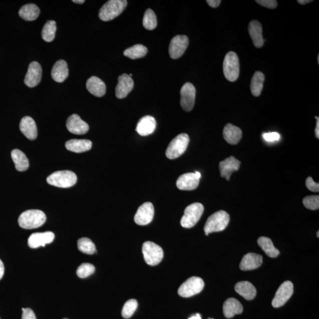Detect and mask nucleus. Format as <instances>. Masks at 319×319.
I'll return each mask as SVG.
<instances>
[{
	"mask_svg": "<svg viewBox=\"0 0 319 319\" xmlns=\"http://www.w3.org/2000/svg\"><path fill=\"white\" fill-rule=\"evenodd\" d=\"M47 221L45 213L40 210H26L20 215L18 222L21 228L26 229L38 228Z\"/></svg>",
	"mask_w": 319,
	"mask_h": 319,
	"instance_id": "obj_1",
	"label": "nucleus"
},
{
	"mask_svg": "<svg viewBox=\"0 0 319 319\" xmlns=\"http://www.w3.org/2000/svg\"><path fill=\"white\" fill-rule=\"evenodd\" d=\"M230 216L224 210H219L210 215L204 227L206 235L210 233L222 231L228 225Z\"/></svg>",
	"mask_w": 319,
	"mask_h": 319,
	"instance_id": "obj_2",
	"label": "nucleus"
},
{
	"mask_svg": "<svg viewBox=\"0 0 319 319\" xmlns=\"http://www.w3.org/2000/svg\"><path fill=\"white\" fill-rule=\"evenodd\" d=\"M126 0H110L102 7L99 12V18L104 22L112 21L118 17L126 8Z\"/></svg>",
	"mask_w": 319,
	"mask_h": 319,
	"instance_id": "obj_3",
	"label": "nucleus"
},
{
	"mask_svg": "<svg viewBox=\"0 0 319 319\" xmlns=\"http://www.w3.org/2000/svg\"><path fill=\"white\" fill-rule=\"evenodd\" d=\"M47 180L49 185L61 188H69L77 183V176L70 170L58 171L49 176Z\"/></svg>",
	"mask_w": 319,
	"mask_h": 319,
	"instance_id": "obj_4",
	"label": "nucleus"
},
{
	"mask_svg": "<svg viewBox=\"0 0 319 319\" xmlns=\"http://www.w3.org/2000/svg\"><path fill=\"white\" fill-rule=\"evenodd\" d=\"M223 74L227 80L235 82L239 76V61L237 54L229 52L225 56L223 64Z\"/></svg>",
	"mask_w": 319,
	"mask_h": 319,
	"instance_id": "obj_5",
	"label": "nucleus"
},
{
	"mask_svg": "<svg viewBox=\"0 0 319 319\" xmlns=\"http://www.w3.org/2000/svg\"><path fill=\"white\" fill-rule=\"evenodd\" d=\"M189 137L185 133L178 135L171 141L166 151V155L168 159H177L185 152L189 143Z\"/></svg>",
	"mask_w": 319,
	"mask_h": 319,
	"instance_id": "obj_6",
	"label": "nucleus"
},
{
	"mask_svg": "<svg viewBox=\"0 0 319 319\" xmlns=\"http://www.w3.org/2000/svg\"><path fill=\"white\" fill-rule=\"evenodd\" d=\"M204 212L202 203H194L187 207L181 219L180 224L183 228H190L198 222Z\"/></svg>",
	"mask_w": 319,
	"mask_h": 319,
	"instance_id": "obj_7",
	"label": "nucleus"
},
{
	"mask_svg": "<svg viewBox=\"0 0 319 319\" xmlns=\"http://www.w3.org/2000/svg\"><path fill=\"white\" fill-rule=\"evenodd\" d=\"M144 260L148 265L154 266L162 261L164 256L163 250L161 246L153 242H144L142 247Z\"/></svg>",
	"mask_w": 319,
	"mask_h": 319,
	"instance_id": "obj_8",
	"label": "nucleus"
},
{
	"mask_svg": "<svg viewBox=\"0 0 319 319\" xmlns=\"http://www.w3.org/2000/svg\"><path fill=\"white\" fill-rule=\"evenodd\" d=\"M205 286L201 278L192 277L187 279L179 288L178 294L182 297H190L199 294Z\"/></svg>",
	"mask_w": 319,
	"mask_h": 319,
	"instance_id": "obj_9",
	"label": "nucleus"
},
{
	"mask_svg": "<svg viewBox=\"0 0 319 319\" xmlns=\"http://www.w3.org/2000/svg\"><path fill=\"white\" fill-rule=\"evenodd\" d=\"M294 291L293 284L290 281L282 283L276 292L272 301V306L278 308L282 306L290 298Z\"/></svg>",
	"mask_w": 319,
	"mask_h": 319,
	"instance_id": "obj_10",
	"label": "nucleus"
},
{
	"mask_svg": "<svg viewBox=\"0 0 319 319\" xmlns=\"http://www.w3.org/2000/svg\"><path fill=\"white\" fill-rule=\"evenodd\" d=\"M180 105L182 109L186 112L192 111L195 105L196 88L190 82L183 85L180 91Z\"/></svg>",
	"mask_w": 319,
	"mask_h": 319,
	"instance_id": "obj_11",
	"label": "nucleus"
},
{
	"mask_svg": "<svg viewBox=\"0 0 319 319\" xmlns=\"http://www.w3.org/2000/svg\"><path fill=\"white\" fill-rule=\"evenodd\" d=\"M189 38L185 35H177L170 42L169 53L171 58L177 59L185 52L189 45Z\"/></svg>",
	"mask_w": 319,
	"mask_h": 319,
	"instance_id": "obj_12",
	"label": "nucleus"
},
{
	"mask_svg": "<svg viewBox=\"0 0 319 319\" xmlns=\"http://www.w3.org/2000/svg\"><path fill=\"white\" fill-rule=\"evenodd\" d=\"M154 215V209L153 204L146 202L138 209L134 216V221L139 225H147L153 221Z\"/></svg>",
	"mask_w": 319,
	"mask_h": 319,
	"instance_id": "obj_13",
	"label": "nucleus"
},
{
	"mask_svg": "<svg viewBox=\"0 0 319 319\" xmlns=\"http://www.w3.org/2000/svg\"><path fill=\"white\" fill-rule=\"evenodd\" d=\"M42 69L37 62L30 64L25 79V84L29 88H34L40 83L42 80Z\"/></svg>",
	"mask_w": 319,
	"mask_h": 319,
	"instance_id": "obj_14",
	"label": "nucleus"
},
{
	"mask_svg": "<svg viewBox=\"0 0 319 319\" xmlns=\"http://www.w3.org/2000/svg\"><path fill=\"white\" fill-rule=\"evenodd\" d=\"M55 239V234L51 231L33 233L28 239V245L32 248H38L41 246L51 244Z\"/></svg>",
	"mask_w": 319,
	"mask_h": 319,
	"instance_id": "obj_15",
	"label": "nucleus"
},
{
	"mask_svg": "<svg viewBox=\"0 0 319 319\" xmlns=\"http://www.w3.org/2000/svg\"><path fill=\"white\" fill-rule=\"evenodd\" d=\"M67 127L70 132L77 135L86 134L90 129L88 124L77 114L72 115L68 118Z\"/></svg>",
	"mask_w": 319,
	"mask_h": 319,
	"instance_id": "obj_16",
	"label": "nucleus"
},
{
	"mask_svg": "<svg viewBox=\"0 0 319 319\" xmlns=\"http://www.w3.org/2000/svg\"><path fill=\"white\" fill-rule=\"evenodd\" d=\"M118 80V83L116 88V97L119 99H123L133 90L134 81L129 75L126 74L120 76Z\"/></svg>",
	"mask_w": 319,
	"mask_h": 319,
	"instance_id": "obj_17",
	"label": "nucleus"
},
{
	"mask_svg": "<svg viewBox=\"0 0 319 319\" xmlns=\"http://www.w3.org/2000/svg\"><path fill=\"white\" fill-rule=\"evenodd\" d=\"M199 185V179L195 173H187L180 176L176 182L177 188L182 190H195Z\"/></svg>",
	"mask_w": 319,
	"mask_h": 319,
	"instance_id": "obj_18",
	"label": "nucleus"
},
{
	"mask_svg": "<svg viewBox=\"0 0 319 319\" xmlns=\"http://www.w3.org/2000/svg\"><path fill=\"white\" fill-rule=\"evenodd\" d=\"M240 165H241V162H239L235 157L231 156L227 158L219 163L221 176L225 177L226 180H229L232 173L238 171Z\"/></svg>",
	"mask_w": 319,
	"mask_h": 319,
	"instance_id": "obj_19",
	"label": "nucleus"
},
{
	"mask_svg": "<svg viewBox=\"0 0 319 319\" xmlns=\"http://www.w3.org/2000/svg\"><path fill=\"white\" fill-rule=\"evenodd\" d=\"M156 128V121L152 116L141 118L137 123L136 131L141 136H147L153 134Z\"/></svg>",
	"mask_w": 319,
	"mask_h": 319,
	"instance_id": "obj_20",
	"label": "nucleus"
},
{
	"mask_svg": "<svg viewBox=\"0 0 319 319\" xmlns=\"http://www.w3.org/2000/svg\"><path fill=\"white\" fill-rule=\"evenodd\" d=\"M20 130L29 140H34L37 138V126L35 120L31 117L26 116L22 118L20 123Z\"/></svg>",
	"mask_w": 319,
	"mask_h": 319,
	"instance_id": "obj_21",
	"label": "nucleus"
},
{
	"mask_svg": "<svg viewBox=\"0 0 319 319\" xmlns=\"http://www.w3.org/2000/svg\"><path fill=\"white\" fill-rule=\"evenodd\" d=\"M262 264V256L255 253H248L243 257L240 269L242 271L252 270L259 268Z\"/></svg>",
	"mask_w": 319,
	"mask_h": 319,
	"instance_id": "obj_22",
	"label": "nucleus"
},
{
	"mask_svg": "<svg viewBox=\"0 0 319 319\" xmlns=\"http://www.w3.org/2000/svg\"><path fill=\"white\" fill-rule=\"evenodd\" d=\"M248 32L255 47L257 48H262L264 45V40L262 37V27L260 23L256 21L250 22Z\"/></svg>",
	"mask_w": 319,
	"mask_h": 319,
	"instance_id": "obj_23",
	"label": "nucleus"
},
{
	"mask_svg": "<svg viewBox=\"0 0 319 319\" xmlns=\"http://www.w3.org/2000/svg\"><path fill=\"white\" fill-rule=\"evenodd\" d=\"M223 136L227 143L235 145L241 140L242 132L239 127L228 124L223 129Z\"/></svg>",
	"mask_w": 319,
	"mask_h": 319,
	"instance_id": "obj_24",
	"label": "nucleus"
},
{
	"mask_svg": "<svg viewBox=\"0 0 319 319\" xmlns=\"http://www.w3.org/2000/svg\"><path fill=\"white\" fill-rule=\"evenodd\" d=\"M68 75L69 69L67 62L59 60L56 62L51 72L53 80L59 83H62L67 80Z\"/></svg>",
	"mask_w": 319,
	"mask_h": 319,
	"instance_id": "obj_25",
	"label": "nucleus"
},
{
	"mask_svg": "<svg viewBox=\"0 0 319 319\" xmlns=\"http://www.w3.org/2000/svg\"><path fill=\"white\" fill-rule=\"evenodd\" d=\"M87 88L91 94L97 97H102L106 93V85L97 77H92L87 82Z\"/></svg>",
	"mask_w": 319,
	"mask_h": 319,
	"instance_id": "obj_26",
	"label": "nucleus"
},
{
	"mask_svg": "<svg viewBox=\"0 0 319 319\" xmlns=\"http://www.w3.org/2000/svg\"><path fill=\"white\" fill-rule=\"evenodd\" d=\"M223 314L226 318H232L235 314H241L243 307L241 302L234 298L227 299L223 304Z\"/></svg>",
	"mask_w": 319,
	"mask_h": 319,
	"instance_id": "obj_27",
	"label": "nucleus"
},
{
	"mask_svg": "<svg viewBox=\"0 0 319 319\" xmlns=\"http://www.w3.org/2000/svg\"><path fill=\"white\" fill-rule=\"evenodd\" d=\"M237 293L247 300H252L255 297L256 290L254 285L248 281L238 282L235 286Z\"/></svg>",
	"mask_w": 319,
	"mask_h": 319,
	"instance_id": "obj_28",
	"label": "nucleus"
},
{
	"mask_svg": "<svg viewBox=\"0 0 319 319\" xmlns=\"http://www.w3.org/2000/svg\"><path fill=\"white\" fill-rule=\"evenodd\" d=\"M93 143L89 140L72 139L65 143V147L69 151L80 153L90 150Z\"/></svg>",
	"mask_w": 319,
	"mask_h": 319,
	"instance_id": "obj_29",
	"label": "nucleus"
},
{
	"mask_svg": "<svg viewBox=\"0 0 319 319\" xmlns=\"http://www.w3.org/2000/svg\"><path fill=\"white\" fill-rule=\"evenodd\" d=\"M40 9L34 4H28L23 6L20 10V17L26 21H34L40 15Z\"/></svg>",
	"mask_w": 319,
	"mask_h": 319,
	"instance_id": "obj_30",
	"label": "nucleus"
},
{
	"mask_svg": "<svg viewBox=\"0 0 319 319\" xmlns=\"http://www.w3.org/2000/svg\"><path fill=\"white\" fill-rule=\"evenodd\" d=\"M11 156L16 169L20 172L28 170L29 167V160L23 151L19 149L13 150Z\"/></svg>",
	"mask_w": 319,
	"mask_h": 319,
	"instance_id": "obj_31",
	"label": "nucleus"
},
{
	"mask_svg": "<svg viewBox=\"0 0 319 319\" xmlns=\"http://www.w3.org/2000/svg\"><path fill=\"white\" fill-rule=\"evenodd\" d=\"M265 76L261 72H256L252 78L250 89L251 93L254 97H259L261 94V91L264 85Z\"/></svg>",
	"mask_w": 319,
	"mask_h": 319,
	"instance_id": "obj_32",
	"label": "nucleus"
},
{
	"mask_svg": "<svg viewBox=\"0 0 319 319\" xmlns=\"http://www.w3.org/2000/svg\"><path fill=\"white\" fill-rule=\"evenodd\" d=\"M258 244L269 257L276 258L279 254V250L275 247L269 238L261 236L258 239Z\"/></svg>",
	"mask_w": 319,
	"mask_h": 319,
	"instance_id": "obj_33",
	"label": "nucleus"
},
{
	"mask_svg": "<svg viewBox=\"0 0 319 319\" xmlns=\"http://www.w3.org/2000/svg\"><path fill=\"white\" fill-rule=\"evenodd\" d=\"M148 49L142 45H136L128 48L124 52V55L131 59L142 58L147 55Z\"/></svg>",
	"mask_w": 319,
	"mask_h": 319,
	"instance_id": "obj_34",
	"label": "nucleus"
},
{
	"mask_svg": "<svg viewBox=\"0 0 319 319\" xmlns=\"http://www.w3.org/2000/svg\"><path fill=\"white\" fill-rule=\"evenodd\" d=\"M56 31H57V24L55 21H48L42 29V37L46 42H51L54 40Z\"/></svg>",
	"mask_w": 319,
	"mask_h": 319,
	"instance_id": "obj_35",
	"label": "nucleus"
},
{
	"mask_svg": "<svg viewBox=\"0 0 319 319\" xmlns=\"http://www.w3.org/2000/svg\"><path fill=\"white\" fill-rule=\"evenodd\" d=\"M78 248L84 254L93 255L96 252L94 243L88 238H82L78 241Z\"/></svg>",
	"mask_w": 319,
	"mask_h": 319,
	"instance_id": "obj_36",
	"label": "nucleus"
},
{
	"mask_svg": "<svg viewBox=\"0 0 319 319\" xmlns=\"http://www.w3.org/2000/svg\"><path fill=\"white\" fill-rule=\"evenodd\" d=\"M143 25L144 28L149 31H153L157 25L155 13L151 9H147L144 13Z\"/></svg>",
	"mask_w": 319,
	"mask_h": 319,
	"instance_id": "obj_37",
	"label": "nucleus"
},
{
	"mask_svg": "<svg viewBox=\"0 0 319 319\" xmlns=\"http://www.w3.org/2000/svg\"><path fill=\"white\" fill-rule=\"evenodd\" d=\"M138 307V302L135 299H130L124 304L122 310V315L125 318H129L132 316Z\"/></svg>",
	"mask_w": 319,
	"mask_h": 319,
	"instance_id": "obj_38",
	"label": "nucleus"
},
{
	"mask_svg": "<svg viewBox=\"0 0 319 319\" xmlns=\"http://www.w3.org/2000/svg\"><path fill=\"white\" fill-rule=\"evenodd\" d=\"M95 268L93 264L90 263H84L77 269V274L79 277L85 278L94 274Z\"/></svg>",
	"mask_w": 319,
	"mask_h": 319,
	"instance_id": "obj_39",
	"label": "nucleus"
},
{
	"mask_svg": "<svg viewBox=\"0 0 319 319\" xmlns=\"http://www.w3.org/2000/svg\"><path fill=\"white\" fill-rule=\"evenodd\" d=\"M305 208L310 210H317L319 208V196H308L304 197L302 200Z\"/></svg>",
	"mask_w": 319,
	"mask_h": 319,
	"instance_id": "obj_40",
	"label": "nucleus"
},
{
	"mask_svg": "<svg viewBox=\"0 0 319 319\" xmlns=\"http://www.w3.org/2000/svg\"><path fill=\"white\" fill-rule=\"evenodd\" d=\"M256 3L264 8L269 9H274L277 7V2L275 0H256Z\"/></svg>",
	"mask_w": 319,
	"mask_h": 319,
	"instance_id": "obj_41",
	"label": "nucleus"
},
{
	"mask_svg": "<svg viewBox=\"0 0 319 319\" xmlns=\"http://www.w3.org/2000/svg\"><path fill=\"white\" fill-rule=\"evenodd\" d=\"M305 185H306L307 189L311 192H319V184L314 182L311 177H307L306 181H305Z\"/></svg>",
	"mask_w": 319,
	"mask_h": 319,
	"instance_id": "obj_42",
	"label": "nucleus"
},
{
	"mask_svg": "<svg viewBox=\"0 0 319 319\" xmlns=\"http://www.w3.org/2000/svg\"><path fill=\"white\" fill-rule=\"evenodd\" d=\"M263 137L265 141H268V142H273V141L279 140L280 136L277 133L272 132L263 134Z\"/></svg>",
	"mask_w": 319,
	"mask_h": 319,
	"instance_id": "obj_43",
	"label": "nucleus"
},
{
	"mask_svg": "<svg viewBox=\"0 0 319 319\" xmlns=\"http://www.w3.org/2000/svg\"><path fill=\"white\" fill-rule=\"evenodd\" d=\"M22 319H36L34 311L30 308H22Z\"/></svg>",
	"mask_w": 319,
	"mask_h": 319,
	"instance_id": "obj_44",
	"label": "nucleus"
},
{
	"mask_svg": "<svg viewBox=\"0 0 319 319\" xmlns=\"http://www.w3.org/2000/svg\"><path fill=\"white\" fill-rule=\"evenodd\" d=\"M206 3L212 8H216L221 4V0H207Z\"/></svg>",
	"mask_w": 319,
	"mask_h": 319,
	"instance_id": "obj_45",
	"label": "nucleus"
},
{
	"mask_svg": "<svg viewBox=\"0 0 319 319\" xmlns=\"http://www.w3.org/2000/svg\"><path fill=\"white\" fill-rule=\"evenodd\" d=\"M4 273L5 266L4 264H3V262H2L1 259H0V279L3 278V275H4Z\"/></svg>",
	"mask_w": 319,
	"mask_h": 319,
	"instance_id": "obj_46",
	"label": "nucleus"
},
{
	"mask_svg": "<svg viewBox=\"0 0 319 319\" xmlns=\"http://www.w3.org/2000/svg\"><path fill=\"white\" fill-rule=\"evenodd\" d=\"M315 119H317V123H316V127H315V137H316L317 139H319V118L318 117H315Z\"/></svg>",
	"mask_w": 319,
	"mask_h": 319,
	"instance_id": "obj_47",
	"label": "nucleus"
},
{
	"mask_svg": "<svg viewBox=\"0 0 319 319\" xmlns=\"http://www.w3.org/2000/svg\"><path fill=\"white\" fill-rule=\"evenodd\" d=\"M311 2H312L311 0H298L297 1L299 4L301 5L308 4V3H310Z\"/></svg>",
	"mask_w": 319,
	"mask_h": 319,
	"instance_id": "obj_48",
	"label": "nucleus"
},
{
	"mask_svg": "<svg viewBox=\"0 0 319 319\" xmlns=\"http://www.w3.org/2000/svg\"><path fill=\"white\" fill-rule=\"evenodd\" d=\"M189 319H202L201 316H200V314L199 313H197L196 315H193V316L189 318Z\"/></svg>",
	"mask_w": 319,
	"mask_h": 319,
	"instance_id": "obj_49",
	"label": "nucleus"
},
{
	"mask_svg": "<svg viewBox=\"0 0 319 319\" xmlns=\"http://www.w3.org/2000/svg\"><path fill=\"white\" fill-rule=\"evenodd\" d=\"M75 3H77V4H83L85 3L84 0H74L72 1Z\"/></svg>",
	"mask_w": 319,
	"mask_h": 319,
	"instance_id": "obj_50",
	"label": "nucleus"
},
{
	"mask_svg": "<svg viewBox=\"0 0 319 319\" xmlns=\"http://www.w3.org/2000/svg\"><path fill=\"white\" fill-rule=\"evenodd\" d=\"M195 173L196 176L200 179V177H201V174L198 172H195Z\"/></svg>",
	"mask_w": 319,
	"mask_h": 319,
	"instance_id": "obj_51",
	"label": "nucleus"
},
{
	"mask_svg": "<svg viewBox=\"0 0 319 319\" xmlns=\"http://www.w3.org/2000/svg\"><path fill=\"white\" fill-rule=\"evenodd\" d=\"M317 62H318V64H319V55H318V57H317Z\"/></svg>",
	"mask_w": 319,
	"mask_h": 319,
	"instance_id": "obj_52",
	"label": "nucleus"
},
{
	"mask_svg": "<svg viewBox=\"0 0 319 319\" xmlns=\"http://www.w3.org/2000/svg\"><path fill=\"white\" fill-rule=\"evenodd\" d=\"M318 233H319V231H317V236L318 238L319 237Z\"/></svg>",
	"mask_w": 319,
	"mask_h": 319,
	"instance_id": "obj_53",
	"label": "nucleus"
},
{
	"mask_svg": "<svg viewBox=\"0 0 319 319\" xmlns=\"http://www.w3.org/2000/svg\"><path fill=\"white\" fill-rule=\"evenodd\" d=\"M64 319H68V318H64Z\"/></svg>",
	"mask_w": 319,
	"mask_h": 319,
	"instance_id": "obj_54",
	"label": "nucleus"
},
{
	"mask_svg": "<svg viewBox=\"0 0 319 319\" xmlns=\"http://www.w3.org/2000/svg\"><path fill=\"white\" fill-rule=\"evenodd\" d=\"M212 319H213V318H212Z\"/></svg>",
	"mask_w": 319,
	"mask_h": 319,
	"instance_id": "obj_55",
	"label": "nucleus"
}]
</instances>
